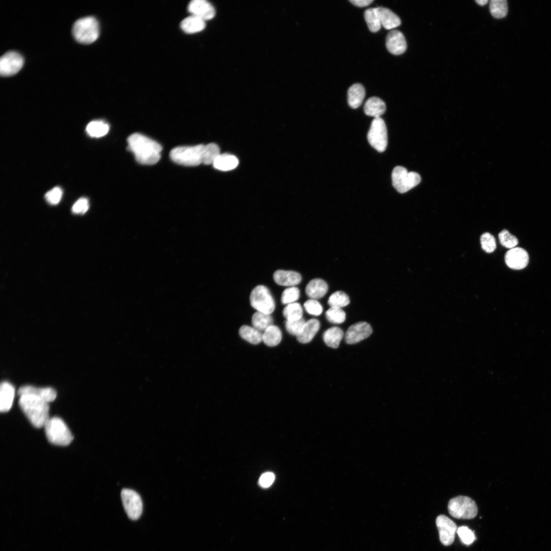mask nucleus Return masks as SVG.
Listing matches in <instances>:
<instances>
[{
  "label": "nucleus",
  "instance_id": "obj_7",
  "mask_svg": "<svg viewBox=\"0 0 551 551\" xmlns=\"http://www.w3.org/2000/svg\"><path fill=\"white\" fill-rule=\"evenodd\" d=\"M392 178L394 187L401 193L409 191L421 181L420 176L418 173L409 172L405 168L401 166L394 168Z\"/></svg>",
  "mask_w": 551,
  "mask_h": 551
},
{
  "label": "nucleus",
  "instance_id": "obj_30",
  "mask_svg": "<svg viewBox=\"0 0 551 551\" xmlns=\"http://www.w3.org/2000/svg\"><path fill=\"white\" fill-rule=\"evenodd\" d=\"M109 126L101 120L93 121L87 126V134L92 138H99L105 136L109 132Z\"/></svg>",
  "mask_w": 551,
  "mask_h": 551
},
{
  "label": "nucleus",
  "instance_id": "obj_15",
  "mask_svg": "<svg viewBox=\"0 0 551 551\" xmlns=\"http://www.w3.org/2000/svg\"><path fill=\"white\" fill-rule=\"evenodd\" d=\"M188 9L192 15L204 21L211 20L215 15L214 7L205 0H193L189 4Z\"/></svg>",
  "mask_w": 551,
  "mask_h": 551
},
{
  "label": "nucleus",
  "instance_id": "obj_9",
  "mask_svg": "<svg viewBox=\"0 0 551 551\" xmlns=\"http://www.w3.org/2000/svg\"><path fill=\"white\" fill-rule=\"evenodd\" d=\"M368 140L371 146L377 151H385L388 143L387 131L382 118H374L373 120L368 134Z\"/></svg>",
  "mask_w": 551,
  "mask_h": 551
},
{
  "label": "nucleus",
  "instance_id": "obj_33",
  "mask_svg": "<svg viewBox=\"0 0 551 551\" xmlns=\"http://www.w3.org/2000/svg\"><path fill=\"white\" fill-rule=\"evenodd\" d=\"M490 10L492 15L495 18H503L508 13L507 3L506 0H492Z\"/></svg>",
  "mask_w": 551,
  "mask_h": 551
},
{
  "label": "nucleus",
  "instance_id": "obj_12",
  "mask_svg": "<svg viewBox=\"0 0 551 551\" xmlns=\"http://www.w3.org/2000/svg\"><path fill=\"white\" fill-rule=\"evenodd\" d=\"M24 58L19 53L10 51L0 59V73L4 76H10L19 72L24 65Z\"/></svg>",
  "mask_w": 551,
  "mask_h": 551
},
{
  "label": "nucleus",
  "instance_id": "obj_17",
  "mask_svg": "<svg viewBox=\"0 0 551 551\" xmlns=\"http://www.w3.org/2000/svg\"><path fill=\"white\" fill-rule=\"evenodd\" d=\"M20 397L23 395H33L49 403L54 401L57 397L56 391L51 387L39 388L30 385L21 387L18 391Z\"/></svg>",
  "mask_w": 551,
  "mask_h": 551
},
{
  "label": "nucleus",
  "instance_id": "obj_39",
  "mask_svg": "<svg viewBox=\"0 0 551 551\" xmlns=\"http://www.w3.org/2000/svg\"><path fill=\"white\" fill-rule=\"evenodd\" d=\"M499 238L501 244L508 249L514 248L518 244L517 239L507 230L502 231L499 235Z\"/></svg>",
  "mask_w": 551,
  "mask_h": 551
},
{
  "label": "nucleus",
  "instance_id": "obj_23",
  "mask_svg": "<svg viewBox=\"0 0 551 551\" xmlns=\"http://www.w3.org/2000/svg\"><path fill=\"white\" fill-rule=\"evenodd\" d=\"M382 26L387 29H394L401 24L399 17L387 8H377Z\"/></svg>",
  "mask_w": 551,
  "mask_h": 551
},
{
  "label": "nucleus",
  "instance_id": "obj_42",
  "mask_svg": "<svg viewBox=\"0 0 551 551\" xmlns=\"http://www.w3.org/2000/svg\"><path fill=\"white\" fill-rule=\"evenodd\" d=\"M305 322L303 318L296 320H286L285 328L289 334L297 337L301 332Z\"/></svg>",
  "mask_w": 551,
  "mask_h": 551
},
{
  "label": "nucleus",
  "instance_id": "obj_37",
  "mask_svg": "<svg viewBox=\"0 0 551 551\" xmlns=\"http://www.w3.org/2000/svg\"><path fill=\"white\" fill-rule=\"evenodd\" d=\"M326 316L329 322L337 324L344 322L346 318V313L342 308L337 307H330L326 311Z\"/></svg>",
  "mask_w": 551,
  "mask_h": 551
},
{
  "label": "nucleus",
  "instance_id": "obj_38",
  "mask_svg": "<svg viewBox=\"0 0 551 551\" xmlns=\"http://www.w3.org/2000/svg\"><path fill=\"white\" fill-rule=\"evenodd\" d=\"M300 296V291L298 287H289L283 291L281 299V302L286 305L296 303L299 300Z\"/></svg>",
  "mask_w": 551,
  "mask_h": 551
},
{
  "label": "nucleus",
  "instance_id": "obj_31",
  "mask_svg": "<svg viewBox=\"0 0 551 551\" xmlns=\"http://www.w3.org/2000/svg\"><path fill=\"white\" fill-rule=\"evenodd\" d=\"M252 323L253 327L261 332H264L268 328L273 325V319L271 314L257 311L252 316Z\"/></svg>",
  "mask_w": 551,
  "mask_h": 551
},
{
  "label": "nucleus",
  "instance_id": "obj_24",
  "mask_svg": "<svg viewBox=\"0 0 551 551\" xmlns=\"http://www.w3.org/2000/svg\"><path fill=\"white\" fill-rule=\"evenodd\" d=\"M366 95V90L363 85L356 83L352 85L348 91V101L349 106L356 109L362 104Z\"/></svg>",
  "mask_w": 551,
  "mask_h": 551
},
{
  "label": "nucleus",
  "instance_id": "obj_40",
  "mask_svg": "<svg viewBox=\"0 0 551 551\" xmlns=\"http://www.w3.org/2000/svg\"><path fill=\"white\" fill-rule=\"evenodd\" d=\"M480 242L482 249L488 253L493 252L497 248L495 238L489 233L483 234L481 237Z\"/></svg>",
  "mask_w": 551,
  "mask_h": 551
},
{
  "label": "nucleus",
  "instance_id": "obj_48",
  "mask_svg": "<svg viewBox=\"0 0 551 551\" xmlns=\"http://www.w3.org/2000/svg\"><path fill=\"white\" fill-rule=\"evenodd\" d=\"M476 2L480 6H484L489 3V1L488 0H476Z\"/></svg>",
  "mask_w": 551,
  "mask_h": 551
},
{
  "label": "nucleus",
  "instance_id": "obj_43",
  "mask_svg": "<svg viewBox=\"0 0 551 551\" xmlns=\"http://www.w3.org/2000/svg\"><path fill=\"white\" fill-rule=\"evenodd\" d=\"M304 307L308 313L314 316L320 315L323 310L321 305L316 300L311 299L305 302Z\"/></svg>",
  "mask_w": 551,
  "mask_h": 551
},
{
  "label": "nucleus",
  "instance_id": "obj_41",
  "mask_svg": "<svg viewBox=\"0 0 551 551\" xmlns=\"http://www.w3.org/2000/svg\"><path fill=\"white\" fill-rule=\"evenodd\" d=\"M457 533L462 542L466 545H470L476 540L474 532L467 526L459 528Z\"/></svg>",
  "mask_w": 551,
  "mask_h": 551
},
{
  "label": "nucleus",
  "instance_id": "obj_8",
  "mask_svg": "<svg viewBox=\"0 0 551 551\" xmlns=\"http://www.w3.org/2000/svg\"><path fill=\"white\" fill-rule=\"evenodd\" d=\"M250 301L252 307L258 312L271 314L275 310L274 298L269 289L264 285H258L252 290Z\"/></svg>",
  "mask_w": 551,
  "mask_h": 551
},
{
  "label": "nucleus",
  "instance_id": "obj_28",
  "mask_svg": "<svg viewBox=\"0 0 551 551\" xmlns=\"http://www.w3.org/2000/svg\"><path fill=\"white\" fill-rule=\"evenodd\" d=\"M205 26V21L193 15L186 18L181 23V29L187 34L200 32L204 29Z\"/></svg>",
  "mask_w": 551,
  "mask_h": 551
},
{
  "label": "nucleus",
  "instance_id": "obj_36",
  "mask_svg": "<svg viewBox=\"0 0 551 551\" xmlns=\"http://www.w3.org/2000/svg\"><path fill=\"white\" fill-rule=\"evenodd\" d=\"M220 154V149L216 144L210 143L205 145L204 151L203 164L205 165H213Z\"/></svg>",
  "mask_w": 551,
  "mask_h": 551
},
{
  "label": "nucleus",
  "instance_id": "obj_22",
  "mask_svg": "<svg viewBox=\"0 0 551 551\" xmlns=\"http://www.w3.org/2000/svg\"><path fill=\"white\" fill-rule=\"evenodd\" d=\"M328 290L327 283L321 279H314L307 285L305 292L311 299L317 300L324 297Z\"/></svg>",
  "mask_w": 551,
  "mask_h": 551
},
{
  "label": "nucleus",
  "instance_id": "obj_27",
  "mask_svg": "<svg viewBox=\"0 0 551 551\" xmlns=\"http://www.w3.org/2000/svg\"><path fill=\"white\" fill-rule=\"evenodd\" d=\"M282 335L280 328L272 325L268 328L263 334V342L267 346L273 347L278 345L282 340Z\"/></svg>",
  "mask_w": 551,
  "mask_h": 551
},
{
  "label": "nucleus",
  "instance_id": "obj_21",
  "mask_svg": "<svg viewBox=\"0 0 551 551\" xmlns=\"http://www.w3.org/2000/svg\"><path fill=\"white\" fill-rule=\"evenodd\" d=\"M386 105L378 97H371L365 103L364 111L366 115L375 118H380L386 111Z\"/></svg>",
  "mask_w": 551,
  "mask_h": 551
},
{
  "label": "nucleus",
  "instance_id": "obj_44",
  "mask_svg": "<svg viewBox=\"0 0 551 551\" xmlns=\"http://www.w3.org/2000/svg\"><path fill=\"white\" fill-rule=\"evenodd\" d=\"M62 190L61 188L56 187L48 191L45 195L46 201L51 205H57L61 201Z\"/></svg>",
  "mask_w": 551,
  "mask_h": 551
},
{
  "label": "nucleus",
  "instance_id": "obj_20",
  "mask_svg": "<svg viewBox=\"0 0 551 551\" xmlns=\"http://www.w3.org/2000/svg\"><path fill=\"white\" fill-rule=\"evenodd\" d=\"M320 328L319 321L312 318L306 321L300 334L297 337V340L302 344L310 342L318 332Z\"/></svg>",
  "mask_w": 551,
  "mask_h": 551
},
{
  "label": "nucleus",
  "instance_id": "obj_16",
  "mask_svg": "<svg viewBox=\"0 0 551 551\" xmlns=\"http://www.w3.org/2000/svg\"><path fill=\"white\" fill-rule=\"evenodd\" d=\"M386 46L388 51L396 55L404 53L407 49V43L404 35L397 30H392L388 34Z\"/></svg>",
  "mask_w": 551,
  "mask_h": 551
},
{
  "label": "nucleus",
  "instance_id": "obj_2",
  "mask_svg": "<svg viewBox=\"0 0 551 551\" xmlns=\"http://www.w3.org/2000/svg\"><path fill=\"white\" fill-rule=\"evenodd\" d=\"M19 405L31 424L36 428L44 427L50 418L49 403L33 395L20 397Z\"/></svg>",
  "mask_w": 551,
  "mask_h": 551
},
{
  "label": "nucleus",
  "instance_id": "obj_26",
  "mask_svg": "<svg viewBox=\"0 0 551 551\" xmlns=\"http://www.w3.org/2000/svg\"><path fill=\"white\" fill-rule=\"evenodd\" d=\"M238 165L239 160L234 155L230 154H220L214 161L213 166L218 170L229 171L236 168Z\"/></svg>",
  "mask_w": 551,
  "mask_h": 551
},
{
  "label": "nucleus",
  "instance_id": "obj_46",
  "mask_svg": "<svg viewBox=\"0 0 551 551\" xmlns=\"http://www.w3.org/2000/svg\"><path fill=\"white\" fill-rule=\"evenodd\" d=\"M275 478V477L273 473L270 472L265 473L262 475L260 479V484L264 488H269L273 483Z\"/></svg>",
  "mask_w": 551,
  "mask_h": 551
},
{
  "label": "nucleus",
  "instance_id": "obj_18",
  "mask_svg": "<svg viewBox=\"0 0 551 551\" xmlns=\"http://www.w3.org/2000/svg\"><path fill=\"white\" fill-rule=\"evenodd\" d=\"M273 278L277 284L288 287L295 286L302 281L301 275L293 271L278 270L274 273Z\"/></svg>",
  "mask_w": 551,
  "mask_h": 551
},
{
  "label": "nucleus",
  "instance_id": "obj_10",
  "mask_svg": "<svg viewBox=\"0 0 551 551\" xmlns=\"http://www.w3.org/2000/svg\"><path fill=\"white\" fill-rule=\"evenodd\" d=\"M121 498L128 516L133 520L139 518L143 512V502L140 495L133 490L124 489Z\"/></svg>",
  "mask_w": 551,
  "mask_h": 551
},
{
  "label": "nucleus",
  "instance_id": "obj_19",
  "mask_svg": "<svg viewBox=\"0 0 551 551\" xmlns=\"http://www.w3.org/2000/svg\"><path fill=\"white\" fill-rule=\"evenodd\" d=\"M15 395V389L10 382L5 381L0 387V410L7 412L12 408Z\"/></svg>",
  "mask_w": 551,
  "mask_h": 551
},
{
  "label": "nucleus",
  "instance_id": "obj_45",
  "mask_svg": "<svg viewBox=\"0 0 551 551\" xmlns=\"http://www.w3.org/2000/svg\"><path fill=\"white\" fill-rule=\"evenodd\" d=\"M89 207L88 200L86 198H81L73 205L72 211L75 214H83L87 211Z\"/></svg>",
  "mask_w": 551,
  "mask_h": 551
},
{
  "label": "nucleus",
  "instance_id": "obj_14",
  "mask_svg": "<svg viewBox=\"0 0 551 551\" xmlns=\"http://www.w3.org/2000/svg\"><path fill=\"white\" fill-rule=\"evenodd\" d=\"M505 260L509 268L513 270H522L528 266L529 258L525 250L515 247L507 252Z\"/></svg>",
  "mask_w": 551,
  "mask_h": 551
},
{
  "label": "nucleus",
  "instance_id": "obj_47",
  "mask_svg": "<svg viewBox=\"0 0 551 551\" xmlns=\"http://www.w3.org/2000/svg\"><path fill=\"white\" fill-rule=\"evenodd\" d=\"M350 2L353 5L360 7H366L372 4L373 0H350Z\"/></svg>",
  "mask_w": 551,
  "mask_h": 551
},
{
  "label": "nucleus",
  "instance_id": "obj_11",
  "mask_svg": "<svg viewBox=\"0 0 551 551\" xmlns=\"http://www.w3.org/2000/svg\"><path fill=\"white\" fill-rule=\"evenodd\" d=\"M436 524L441 542L445 546L451 545L455 541L458 529L457 524L444 515H440L437 517Z\"/></svg>",
  "mask_w": 551,
  "mask_h": 551
},
{
  "label": "nucleus",
  "instance_id": "obj_35",
  "mask_svg": "<svg viewBox=\"0 0 551 551\" xmlns=\"http://www.w3.org/2000/svg\"><path fill=\"white\" fill-rule=\"evenodd\" d=\"M348 296L343 291H338L329 297L328 303L330 307L342 308L348 306L350 303Z\"/></svg>",
  "mask_w": 551,
  "mask_h": 551
},
{
  "label": "nucleus",
  "instance_id": "obj_25",
  "mask_svg": "<svg viewBox=\"0 0 551 551\" xmlns=\"http://www.w3.org/2000/svg\"><path fill=\"white\" fill-rule=\"evenodd\" d=\"M344 336L343 331L339 327L330 328L324 333L323 340L329 347L338 348Z\"/></svg>",
  "mask_w": 551,
  "mask_h": 551
},
{
  "label": "nucleus",
  "instance_id": "obj_34",
  "mask_svg": "<svg viewBox=\"0 0 551 551\" xmlns=\"http://www.w3.org/2000/svg\"><path fill=\"white\" fill-rule=\"evenodd\" d=\"M303 308L298 303L287 305L283 310V315L286 320L292 321L303 318Z\"/></svg>",
  "mask_w": 551,
  "mask_h": 551
},
{
  "label": "nucleus",
  "instance_id": "obj_4",
  "mask_svg": "<svg viewBox=\"0 0 551 551\" xmlns=\"http://www.w3.org/2000/svg\"><path fill=\"white\" fill-rule=\"evenodd\" d=\"M205 146H180L172 149L171 159L175 163L187 167H195L203 164Z\"/></svg>",
  "mask_w": 551,
  "mask_h": 551
},
{
  "label": "nucleus",
  "instance_id": "obj_13",
  "mask_svg": "<svg viewBox=\"0 0 551 551\" xmlns=\"http://www.w3.org/2000/svg\"><path fill=\"white\" fill-rule=\"evenodd\" d=\"M371 325L366 322H360L350 326L345 335L346 342L350 345L358 343L369 337L372 334Z\"/></svg>",
  "mask_w": 551,
  "mask_h": 551
},
{
  "label": "nucleus",
  "instance_id": "obj_32",
  "mask_svg": "<svg viewBox=\"0 0 551 551\" xmlns=\"http://www.w3.org/2000/svg\"><path fill=\"white\" fill-rule=\"evenodd\" d=\"M365 19L371 32L377 33L380 30L382 25L377 8L366 10Z\"/></svg>",
  "mask_w": 551,
  "mask_h": 551
},
{
  "label": "nucleus",
  "instance_id": "obj_1",
  "mask_svg": "<svg viewBox=\"0 0 551 551\" xmlns=\"http://www.w3.org/2000/svg\"><path fill=\"white\" fill-rule=\"evenodd\" d=\"M128 150L133 152L137 161L144 165H153L161 157V146L156 141L140 134L131 135L127 140Z\"/></svg>",
  "mask_w": 551,
  "mask_h": 551
},
{
  "label": "nucleus",
  "instance_id": "obj_3",
  "mask_svg": "<svg viewBox=\"0 0 551 551\" xmlns=\"http://www.w3.org/2000/svg\"><path fill=\"white\" fill-rule=\"evenodd\" d=\"M44 428L47 438L51 444L67 446L72 442L73 436L67 424L60 418H50Z\"/></svg>",
  "mask_w": 551,
  "mask_h": 551
},
{
  "label": "nucleus",
  "instance_id": "obj_29",
  "mask_svg": "<svg viewBox=\"0 0 551 551\" xmlns=\"http://www.w3.org/2000/svg\"><path fill=\"white\" fill-rule=\"evenodd\" d=\"M241 337L253 345H258L263 342V334L260 330L253 327L247 325L242 326L239 330Z\"/></svg>",
  "mask_w": 551,
  "mask_h": 551
},
{
  "label": "nucleus",
  "instance_id": "obj_6",
  "mask_svg": "<svg viewBox=\"0 0 551 551\" xmlns=\"http://www.w3.org/2000/svg\"><path fill=\"white\" fill-rule=\"evenodd\" d=\"M448 511L456 518L470 520L477 516L478 507L475 501L470 497L460 496L450 500Z\"/></svg>",
  "mask_w": 551,
  "mask_h": 551
},
{
  "label": "nucleus",
  "instance_id": "obj_5",
  "mask_svg": "<svg viewBox=\"0 0 551 551\" xmlns=\"http://www.w3.org/2000/svg\"><path fill=\"white\" fill-rule=\"evenodd\" d=\"M100 28L98 21L92 17L78 20L73 28L75 39L79 43L89 44L95 41L99 36Z\"/></svg>",
  "mask_w": 551,
  "mask_h": 551
}]
</instances>
